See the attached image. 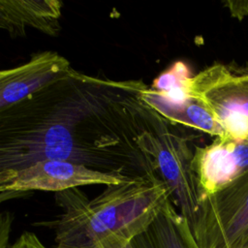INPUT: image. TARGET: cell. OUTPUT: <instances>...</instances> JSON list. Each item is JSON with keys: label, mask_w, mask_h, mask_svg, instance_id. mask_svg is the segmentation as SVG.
I'll return each instance as SVG.
<instances>
[{"label": "cell", "mask_w": 248, "mask_h": 248, "mask_svg": "<svg viewBox=\"0 0 248 248\" xmlns=\"http://www.w3.org/2000/svg\"><path fill=\"white\" fill-rule=\"evenodd\" d=\"M101 78L72 74L0 111V176L45 160H65L103 171Z\"/></svg>", "instance_id": "6da1fadb"}, {"label": "cell", "mask_w": 248, "mask_h": 248, "mask_svg": "<svg viewBox=\"0 0 248 248\" xmlns=\"http://www.w3.org/2000/svg\"><path fill=\"white\" fill-rule=\"evenodd\" d=\"M56 200L63 212L55 222V248H99L108 238L131 242L172 203L158 176L130 177L91 201L78 188L56 193Z\"/></svg>", "instance_id": "7a4b0ae2"}, {"label": "cell", "mask_w": 248, "mask_h": 248, "mask_svg": "<svg viewBox=\"0 0 248 248\" xmlns=\"http://www.w3.org/2000/svg\"><path fill=\"white\" fill-rule=\"evenodd\" d=\"M145 107V125L138 139L139 148L153 164L168 187L172 204L190 227L202 202L192 166L194 150L170 121Z\"/></svg>", "instance_id": "3957f363"}, {"label": "cell", "mask_w": 248, "mask_h": 248, "mask_svg": "<svg viewBox=\"0 0 248 248\" xmlns=\"http://www.w3.org/2000/svg\"><path fill=\"white\" fill-rule=\"evenodd\" d=\"M190 230L200 248H243L248 240V171L203 198Z\"/></svg>", "instance_id": "277c9868"}, {"label": "cell", "mask_w": 248, "mask_h": 248, "mask_svg": "<svg viewBox=\"0 0 248 248\" xmlns=\"http://www.w3.org/2000/svg\"><path fill=\"white\" fill-rule=\"evenodd\" d=\"M192 96L200 99L225 130L226 137L245 140L248 130V73L215 63L189 79Z\"/></svg>", "instance_id": "5b68a950"}, {"label": "cell", "mask_w": 248, "mask_h": 248, "mask_svg": "<svg viewBox=\"0 0 248 248\" xmlns=\"http://www.w3.org/2000/svg\"><path fill=\"white\" fill-rule=\"evenodd\" d=\"M128 178L121 172L101 171L71 161L45 160L0 176V193L1 199L33 190L58 193L78 186L119 184Z\"/></svg>", "instance_id": "8992f818"}, {"label": "cell", "mask_w": 248, "mask_h": 248, "mask_svg": "<svg viewBox=\"0 0 248 248\" xmlns=\"http://www.w3.org/2000/svg\"><path fill=\"white\" fill-rule=\"evenodd\" d=\"M192 166L202 200L248 171V140L216 138L210 144L195 148Z\"/></svg>", "instance_id": "52a82bcc"}, {"label": "cell", "mask_w": 248, "mask_h": 248, "mask_svg": "<svg viewBox=\"0 0 248 248\" xmlns=\"http://www.w3.org/2000/svg\"><path fill=\"white\" fill-rule=\"evenodd\" d=\"M70 62L55 51H43L29 61L0 72V111L33 96L50 84L68 78Z\"/></svg>", "instance_id": "ba28073f"}, {"label": "cell", "mask_w": 248, "mask_h": 248, "mask_svg": "<svg viewBox=\"0 0 248 248\" xmlns=\"http://www.w3.org/2000/svg\"><path fill=\"white\" fill-rule=\"evenodd\" d=\"M62 5L58 0H1L0 27L12 37L25 35L26 27L57 36Z\"/></svg>", "instance_id": "9c48e42d"}, {"label": "cell", "mask_w": 248, "mask_h": 248, "mask_svg": "<svg viewBox=\"0 0 248 248\" xmlns=\"http://www.w3.org/2000/svg\"><path fill=\"white\" fill-rule=\"evenodd\" d=\"M140 97L146 106L173 124H183L216 138L226 137L225 130L211 111L194 96L173 100L147 87L140 92Z\"/></svg>", "instance_id": "30bf717a"}, {"label": "cell", "mask_w": 248, "mask_h": 248, "mask_svg": "<svg viewBox=\"0 0 248 248\" xmlns=\"http://www.w3.org/2000/svg\"><path fill=\"white\" fill-rule=\"evenodd\" d=\"M132 244L135 248H200L187 221L172 203L162 210Z\"/></svg>", "instance_id": "8fae6325"}, {"label": "cell", "mask_w": 248, "mask_h": 248, "mask_svg": "<svg viewBox=\"0 0 248 248\" xmlns=\"http://www.w3.org/2000/svg\"><path fill=\"white\" fill-rule=\"evenodd\" d=\"M190 78L186 65L179 61L154 80L152 89L170 99H186L192 96L189 90Z\"/></svg>", "instance_id": "7c38bea8"}, {"label": "cell", "mask_w": 248, "mask_h": 248, "mask_svg": "<svg viewBox=\"0 0 248 248\" xmlns=\"http://www.w3.org/2000/svg\"><path fill=\"white\" fill-rule=\"evenodd\" d=\"M8 248H46L39 237L31 232H24Z\"/></svg>", "instance_id": "4fadbf2b"}, {"label": "cell", "mask_w": 248, "mask_h": 248, "mask_svg": "<svg viewBox=\"0 0 248 248\" xmlns=\"http://www.w3.org/2000/svg\"><path fill=\"white\" fill-rule=\"evenodd\" d=\"M229 10L231 11V14L232 16L237 18H242L248 14V1H237V2H232L228 1L225 3Z\"/></svg>", "instance_id": "5bb4252c"}, {"label": "cell", "mask_w": 248, "mask_h": 248, "mask_svg": "<svg viewBox=\"0 0 248 248\" xmlns=\"http://www.w3.org/2000/svg\"><path fill=\"white\" fill-rule=\"evenodd\" d=\"M12 217L9 212H4L1 215V248H6V240L8 239Z\"/></svg>", "instance_id": "9a60e30c"}, {"label": "cell", "mask_w": 248, "mask_h": 248, "mask_svg": "<svg viewBox=\"0 0 248 248\" xmlns=\"http://www.w3.org/2000/svg\"><path fill=\"white\" fill-rule=\"evenodd\" d=\"M99 248H135L132 241H125L117 238H108L101 242Z\"/></svg>", "instance_id": "2e32d148"}, {"label": "cell", "mask_w": 248, "mask_h": 248, "mask_svg": "<svg viewBox=\"0 0 248 248\" xmlns=\"http://www.w3.org/2000/svg\"><path fill=\"white\" fill-rule=\"evenodd\" d=\"M243 248H248V240L245 242V244H244V246H243Z\"/></svg>", "instance_id": "e0dca14e"}, {"label": "cell", "mask_w": 248, "mask_h": 248, "mask_svg": "<svg viewBox=\"0 0 248 248\" xmlns=\"http://www.w3.org/2000/svg\"><path fill=\"white\" fill-rule=\"evenodd\" d=\"M243 68H244V70H245V71L248 73V65H247V66H244Z\"/></svg>", "instance_id": "ac0fdd59"}, {"label": "cell", "mask_w": 248, "mask_h": 248, "mask_svg": "<svg viewBox=\"0 0 248 248\" xmlns=\"http://www.w3.org/2000/svg\"><path fill=\"white\" fill-rule=\"evenodd\" d=\"M245 140H248V130L246 132V135H245Z\"/></svg>", "instance_id": "d6986e66"}]
</instances>
